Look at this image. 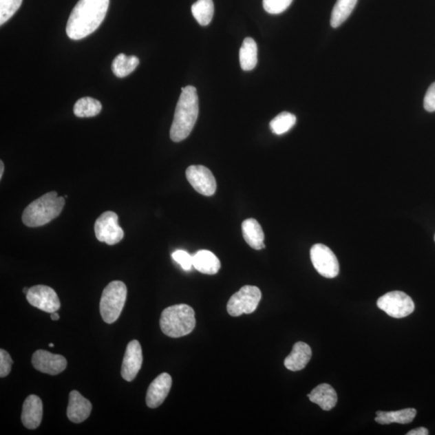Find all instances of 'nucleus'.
Masks as SVG:
<instances>
[{
  "instance_id": "30",
  "label": "nucleus",
  "mask_w": 435,
  "mask_h": 435,
  "mask_svg": "<svg viewBox=\"0 0 435 435\" xmlns=\"http://www.w3.org/2000/svg\"><path fill=\"white\" fill-rule=\"evenodd\" d=\"M172 258L185 271H190L193 267V256H191L186 251L177 250L172 254Z\"/></svg>"
},
{
  "instance_id": "21",
  "label": "nucleus",
  "mask_w": 435,
  "mask_h": 435,
  "mask_svg": "<svg viewBox=\"0 0 435 435\" xmlns=\"http://www.w3.org/2000/svg\"><path fill=\"white\" fill-rule=\"evenodd\" d=\"M416 415H417V410L413 408L391 411V412L378 411L375 421L381 425L408 424L413 422Z\"/></svg>"
},
{
  "instance_id": "26",
  "label": "nucleus",
  "mask_w": 435,
  "mask_h": 435,
  "mask_svg": "<svg viewBox=\"0 0 435 435\" xmlns=\"http://www.w3.org/2000/svg\"><path fill=\"white\" fill-rule=\"evenodd\" d=\"M191 11L198 23L202 26H206L214 16V3L213 0H198L193 4Z\"/></svg>"
},
{
  "instance_id": "32",
  "label": "nucleus",
  "mask_w": 435,
  "mask_h": 435,
  "mask_svg": "<svg viewBox=\"0 0 435 435\" xmlns=\"http://www.w3.org/2000/svg\"><path fill=\"white\" fill-rule=\"evenodd\" d=\"M424 107L429 112H435V83L428 89L424 98Z\"/></svg>"
},
{
  "instance_id": "17",
  "label": "nucleus",
  "mask_w": 435,
  "mask_h": 435,
  "mask_svg": "<svg viewBox=\"0 0 435 435\" xmlns=\"http://www.w3.org/2000/svg\"><path fill=\"white\" fill-rule=\"evenodd\" d=\"M312 357L311 348L304 342H297L293 347L292 352L284 361L287 370L297 372L304 370Z\"/></svg>"
},
{
  "instance_id": "35",
  "label": "nucleus",
  "mask_w": 435,
  "mask_h": 435,
  "mask_svg": "<svg viewBox=\"0 0 435 435\" xmlns=\"http://www.w3.org/2000/svg\"><path fill=\"white\" fill-rule=\"evenodd\" d=\"M3 172H4V164L1 160V162H0V179L3 178Z\"/></svg>"
},
{
  "instance_id": "14",
  "label": "nucleus",
  "mask_w": 435,
  "mask_h": 435,
  "mask_svg": "<svg viewBox=\"0 0 435 435\" xmlns=\"http://www.w3.org/2000/svg\"><path fill=\"white\" fill-rule=\"evenodd\" d=\"M172 383V377L167 372L159 375L151 383L146 395V403L149 408H158L164 403L171 390Z\"/></svg>"
},
{
  "instance_id": "36",
  "label": "nucleus",
  "mask_w": 435,
  "mask_h": 435,
  "mask_svg": "<svg viewBox=\"0 0 435 435\" xmlns=\"http://www.w3.org/2000/svg\"><path fill=\"white\" fill-rule=\"evenodd\" d=\"M28 290H30V288H23V292L25 293V295L28 294Z\"/></svg>"
},
{
  "instance_id": "9",
  "label": "nucleus",
  "mask_w": 435,
  "mask_h": 435,
  "mask_svg": "<svg viewBox=\"0 0 435 435\" xmlns=\"http://www.w3.org/2000/svg\"><path fill=\"white\" fill-rule=\"evenodd\" d=\"M310 259L317 272L326 278H334L339 273L337 257L328 246L317 244L310 249Z\"/></svg>"
},
{
  "instance_id": "25",
  "label": "nucleus",
  "mask_w": 435,
  "mask_h": 435,
  "mask_svg": "<svg viewBox=\"0 0 435 435\" xmlns=\"http://www.w3.org/2000/svg\"><path fill=\"white\" fill-rule=\"evenodd\" d=\"M101 111V103L91 97L78 99L74 107V115L79 118L94 117L98 115Z\"/></svg>"
},
{
  "instance_id": "16",
  "label": "nucleus",
  "mask_w": 435,
  "mask_h": 435,
  "mask_svg": "<svg viewBox=\"0 0 435 435\" xmlns=\"http://www.w3.org/2000/svg\"><path fill=\"white\" fill-rule=\"evenodd\" d=\"M92 410L91 401L76 390L71 391L69 396L67 417L71 422L81 423L89 418Z\"/></svg>"
},
{
  "instance_id": "27",
  "label": "nucleus",
  "mask_w": 435,
  "mask_h": 435,
  "mask_svg": "<svg viewBox=\"0 0 435 435\" xmlns=\"http://www.w3.org/2000/svg\"><path fill=\"white\" fill-rule=\"evenodd\" d=\"M297 118L290 112H282L270 122V129L274 134L282 135L290 131L296 124Z\"/></svg>"
},
{
  "instance_id": "5",
  "label": "nucleus",
  "mask_w": 435,
  "mask_h": 435,
  "mask_svg": "<svg viewBox=\"0 0 435 435\" xmlns=\"http://www.w3.org/2000/svg\"><path fill=\"white\" fill-rule=\"evenodd\" d=\"M127 294L125 284L120 281L112 282L104 288L99 308L105 323L112 324L119 319L125 305Z\"/></svg>"
},
{
  "instance_id": "6",
  "label": "nucleus",
  "mask_w": 435,
  "mask_h": 435,
  "mask_svg": "<svg viewBox=\"0 0 435 435\" xmlns=\"http://www.w3.org/2000/svg\"><path fill=\"white\" fill-rule=\"evenodd\" d=\"M262 297V292L258 287L245 286L231 297L226 310L233 317L252 314L257 310Z\"/></svg>"
},
{
  "instance_id": "22",
  "label": "nucleus",
  "mask_w": 435,
  "mask_h": 435,
  "mask_svg": "<svg viewBox=\"0 0 435 435\" xmlns=\"http://www.w3.org/2000/svg\"><path fill=\"white\" fill-rule=\"evenodd\" d=\"M240 63L244 71H250L257 64V45L251 37L245 39L240 50Z\"/></svg>"
},
{
  "instance_id": "19",
  "label": "nucleus",
  "mask_w": 435,
  "mask_h": 435,
  "mask_svg": "<svg viewBox=\"0 0 435 435\" xmlns=\"http://www.w3.org/2000/svg\"><path fill=\"white\" fill-rule=\"evenodd\" d=\"M193 266L198 272L207 275H215L219 272L221 263L219 258L210 251L200 250L193 256Z\"/></svg>"
},
{
  "instance_id": "2",
  "label": "nucleus",
  "mask_w": 435,
  "mask_h": 435,
  "mask_svg": "<svg viewBox=\"0 0 435 435\" xmlns=\"http://www.w3.org/2000/svg\"><path fill=\"white\" fill-rule=\"evenodd\" d=\"M198 116V97L195 87L182 89L175 110L170 138L173 142H181L187 138L196 124Z\"/></svg>"
},
{
  "instance_id": "7",
  "label": "nucleus",
  "mask_w": 435,
  "mask_h": 435,
  "mask_svg": "<svg viewBox=\"0 0 435 435\" xmlns=\"http://www.w3.org/2000/svg\"><path fill=\"white\" fill-rule=\"evenodd\" d=\"M377 306L395 319L409 316L413 313L415 307L412 299L401 291H392L383 295L378 299Z\"/></svg>"
},
{
  "instance_id": "10",
  "label": "nucleus",
  "mask_w": 435,
  "mask_h": 435,
  "mask_svg": "<svg viewBox=\"0 0 435 435\" xmlns=\"http://www.w3.org/2000/svg\"><path fill=\"white\" fill-rule=\"evenodd\" d=\"M28 304L47 313H54L60 309L61 302L55 290L46 286H35L26 295Z\"/></svg>"
},
{
  "instance_id": "23",
  "label": "nucleus",
  "mask_w": 435,
  "mask_h": 435,
  "mask_svg": "<svg viewBox=\"0 0 435 435\" xmlns=\"http://www.w3.org/2000/svg\"><path fill=\"white\" fill-rule=\"evenodd\" d=\"M139 64L140 60L137 56L120 54L113 61L112 67L116 77L125 78L134 72Z\"/></svg>"
},
{
  "instance_id": "29",
  "label": "nucleus",
  "mask_w": 435,
  "mask_h": 435,
  "mask_svg": "<svg viewBox=\"0 0 435 435\" xmlns=\"http://www.w3.org/2000/svg\"><path fill=\"white\" fill-rule=\"evenodd\" d=\"M293 0H263L264 10L273 15L285 12L290 6Z\"/></svg>"
},
{
  "instance_id": "38",
  "label": "nucleus",
  "mask_w": 435,
  "mask_h": 435,
  "mask_svg": "<svg viewBox=\"0 0 435 435\" xmlns=\"http://www.w3.org/2000/svg\"><path fill=\"white\" fill-rule=\"evenodd\" d=\"M434 240H435V235H434Z\"/></svg>"
},
{
  "instance_id": "3",
  "label": "nucleus",
  "mask_w": 435,
  "mask_h": 435,
  "mask_svg": "<svg viewBox=\"0 0 435 435\" xmlns=\"http://www.w3.org/2000/svg\"><path fill=\"white\" fill-rule=\"evenodd\" d=\"M65 206V198L52 191L37 198L23 213V223L30 228L44 226L58 217Z\"/></svg>"
},
{
  "instance_id": "11",
  "label": "nucleus",
  "mask_w": 435,
  "mask_h": 435,
  "mask_svg": "<svg viewBox=\"0 0 435 435\" xmlns=\"http://www.w3.org/2000/svg\"><path fill=\"white\" fill-rule=\"evenodd\" d=\"M186 176L191 185L201 195L212 196L216 191L214 175L203 165H191L187 169Z\"/></svg>"
},
{
  "instance_id": "31",
  "label": "nucleus",
  "mask_w": 435,
  "mask_h": 435,
  "mask_svg": "<svg viewBox=\"0 0 435 435\" xmlns=\"http://www.w3.org/2000/svg\"><path fill=\"white\" fill-rule=\"evenodd\" d=\"M12 359L6 350H0V376H7L11 372Z\"/></svg>"
},
{
  "instance_id": "13",
  "label": "nucleus",
  "mask_w": 435,
  "mask_h": 435,
  "mask_svg": "<svg viewBox=\"0 0 435 435\" xmlns=\"http://www.w3.org/2000/svg\"><path fill=\"white\" fill-rule=\"evenodd\" d=\"M143 363V354L140 343L137 340H132L126 348L123 361L121 376L127 381H134L140 370Z\"/></svg>"
},
{
  "instance_id": "12",
  "label": "nucleus",
  "mask_w": 435,
  "mask_h": 435,
  "mask_svg": "<svg viewBox=\"0 0 435 435\" xmlns=\"http://www.w3.org/2000/svg\"><path fill=\"white\" fill-rule=\"evenodd\" d=\"M32 363L36 370L52 376L60 374L67 366L64 357L45 350H39L33 354Z\"/></svg>"
},
{
  "instance_id": "4",
  "label": "nucleus",
  "mask_w": 435,
  "mask_h": 435,
  "mask_svg": "<svg viewBox=\"0 0 435 435\" xmlns=\"http://www.w3.org/2000/svg\"><path fill=\"white\" fill-rule=\"evenodd\" d=\"M195 325V310L187 304L169 306L160 315V329L169 337H186L193 332Z\"/></svg>"
},
{
  "instance_id": "24",
  "label": "nucleus",
  "mask_w": 435,
  "mask_h": 435,
  "mask_svg": "<svg viewBox=\"0 0 435 435\" xmlns=\"http://www.w3.org/2000/svg\"><path fill=\"white\" fill-rule=\"evenodd\" d=\"M358 0H337L333 8L330 25L338 28L347 20L356 7Z\"/></svg>"
},
{
  "instance_id": "15",
  "label": "nucleus",
  "mask_w": 435,
  "mask_h": 435,
  "mask_svg": "<svg viewBox=\"0 0 435 435\" xmlns=\"http://www.w3.org/2000/svg\"><path fill=\"white\" fill-rule=\"evenodd\" d=\"M43 418V404L39 396H28L23 403L21 421L25 427L30 429L39 427Z\"/></svg>"
},
{
  "instance_id": "1",
  "label": "nucleus",
  "mask_w": 435,
  "mask_h": 435,
  "mask_svg": "<svg viewBox=\"0 0 435 435\" xmlns=\"http://www.w3.org/2000/svg\"><path fill=\"white\" fill-rule=\"evenodd\" d=\"M110 0H79L71 12L66 34L78 41L91 35L105 19Z\"/></svg>"
},
{
  "instance_id": "33",
  "label": "nucleus",
  "mask_w": 435,
  "mask_h": 435,
  "mask_svg": "<svg viewBox=\"0 0 435 435\" xmlns=\"http://www.w3.org/2000/svg\"><path fill=\"white\" fill-rule=\"evenodd\" d=\"M427 434H429L428 429L425 427L416 428L414 429L410 430V432L407 433V435H427Z\"/></svg>"
},
{
  "instance_id": "20",
  "label": "nucleus",
  "mask_w": 435,
  "mask_h": 435,
  "mask_svg": "<svg viewBox=\"0 0 435 435\" xmlns=\"http://www.w3.org/2000/svg\"><path fill=\"white\" fill-rule=\"evenodd\" d=\"M242 233L246 243L251 248L256 250L266 248L264 244V231L257 220L254 219L244 220L242 224Z\"/></svg>"
},
{
  "instance_id": "8",
  "label": "nucleus",
  "mask_w": 435,
  "mask_h": 435,
  "mask_svg": "<svg viewBox=\"0 0 435 435\" xmlns=\"http://www.w3.org/2000/svg\"><path fill=\"white\" fill-rule=\"evenodd\" d=\"M118 215L115 212L106 211L99 216L94 224V233L100 242L108 245L120 243L124 238V230L118 222Z\"/></svg>"
},
{
  "instance_id": "37",
  "label": "nucleus",
  "mask_w": 435,
  "mask_h": 435,
  "mask_svg": "<svg viewBox=\"0 0 435 435\" xmlns=\"http://www.w3.org/2000/svg\"><path fill=\"white\" fill-rule=\"evenodd\" d=\"M54 343H50V347L52 348V347H54Z\"/></svg>"
},
{
  "instance_id": "18",
  "label": "nucleus",
  "mask_w": 435,
  "mask_h": 435,
  "mask_svg": "<svg viewBox=\"0 0 435 435\" xmlns=\"http://www.w3.org/2000/svg\"><path fill=\"white\" fill-rule=\"evenodd\" d=\"M308 397L311 403L319 405L325 411L332 410L337 405L338 400L337 392L328 384L317 386L311 391Z\"/></svg>"
},
{
  "instance_id": "28",
  "label": "nucleus",
  "mask_w": 435,
  "mask_h": 435,
  "mask_svg": "<svg viewBox=\"0 0 435 435\" xmlns=\"http://www.w3.org/2000/svg\"><path fill=\"white\" fill-rule=\"evenodd\" d=\"M23 0H0V25L11 19L21 8Z\"/></svg>"
},
{
  "instance_id": "34",
  "label": "nucleus",
  "mask_w": 435,
  "mask_h": 435,
  "mask_svg": "<svg viewBox=\"0 0 435 435\" xmlns=\"http://www.w3.org/2000/svg\"><path fill=\"white\" fill-rule=\"evenodd\" d=\"M60 319V316L58 312H54V313L51 314V319L54 321H58Z\"/></svg>"
}]
</instances>
